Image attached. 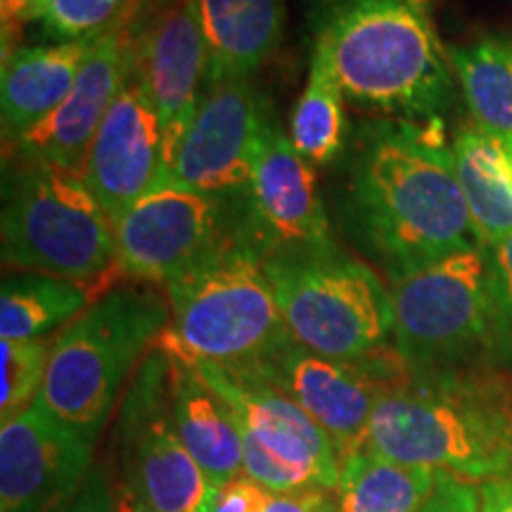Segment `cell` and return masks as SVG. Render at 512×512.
I'll use <instances>...</instances> for the list:
<instances>
[{
	"label": "cell",
	"mask_w": 512,
	"mask_h": 512,
	"mask_svg": "<svg viewBox=\"0 0 512 512\" xmlns=\"http://www.w3.org/2000/svg\"><path fill=\"white\" fill-rule=\"evenodd\" d=\"M491 256V287L501 330V349L505 368L512 363V235L489 247Z\"/></svg>",
	"instance_id": "f1b7e54d"
},
{
	"label": "cell",
	"mask_w": 512,
	"mask_h": 512,
	"mask_svg": "<svg viewBox=\"0 0 512 512\" xmlns=\"http://www.w3.org/2000/svg\"><path fill=\"white\" fill-rule=\"evenodd\" d=\"M342 223L389 283L479 247L441 119L380 121L349 164Z\"/></svg>",
	"instance_id": "6da1fadb"
},
{
	"label": "cell",
	"mask_w": 512,
	"mask_h": 512,
	"mask_svg": "<svg viewBox=\"0 0 512 512\" xmlns=\"http://www.w3.org/2000/svg\"><path fill=\"white\" fill-rule=\"evenodd\" d=\"M366 446L401 465L472 484L512 475V373L406 370L377 401Z\"/></svg>",
	"instance_id": "7a4b0ae2"
},
{
	"label": "cell",
	"mask_w": 512,
	"mask_h": 512,
	"mask_svg": "<svg viewBox=\"0 0 512 512\" xmlns=\"http://www.w3.org/2000/svg\"><path fill=\"white\" fill-rule=\"evenodd\" d=\"M171 323L166 342L219 368H252L283 351L287 330L266 264L238 238L164 285Z\"/></svg>",
	"instance_id": "5b68a950"
},
{
	"label": "cell",
	"mask_w": 512,
	"mask_h": 512,
	"mask_svg": "<svg viewBox=\"0 0 512 512\" xmlns=\"http://www.w3.org/2000/svg\"><path fill=\"white\" fill-rule=\"evenodd\" d=\"M273 121L249 79L207 86L169 174L204 195L240 200Z\"/></svg>",
	"instance_id": "9a60e30c"
},
{
	"label": "cell",
	"mask_w": 512,
	"mask_h": 512,
	"mask_svg": "<svg viewBox=\"0 0 512 512\" xmlns=\"http://www.w3.org/2000/svg\"><path fill=\"white\" fill-rule=\"evenodd\" d=\"M446 53L475 126L512 136V36L489 34Z\"/></svg>",
	"instance_id": "d4e9b609"
},
{
	"label": "cell",
	"mask_w": 512,
	"mask_h": 512,
	"mask_svg": "<svg viewBox=\"0 0 512 512\" xmlns=\"http://www.w3.org/2000/svg\"><path fill=\"white\" fill-rule=\"evenodd\" d=\"M98 38L17 48L5 57L0 81V119L5 143H15L62 105L72 93Z\"/></svg>",
	"instance_id": "ffe728a7"
},
{
	"label": "cell",
	"mask_w": 512,
	"mask_h": 512,
	"mask_svg": "<svg viewBox=\"0 0 512 512\" xmlns=\"http://www.w3.org/2000/svg\"><path fill=\"white\" fill-rule=\"evenodd\" d=\"M98 441L34 406L0 425V512H60L86 482Z\"/></svg>",
	"instance_id": "2e32d148"
},
{
	"label": "cell",
	"mask_w": 512,
	"mask_h": 512,
	"mask_svg": "<svg viewBox=\"0 0 512 512\" xmlns=\"http://www.w3.org/2000/svg\"><path fill=\"white\" fill-rule=\"evenodd\" d=\"M3 261L27 273L98 283L117 273V223L81 174L22 162L5 185Z\"/></svg>",
	"instance_id": "52a82bcc"
},
{
	"label": "cell",
	"mask_w": 512,
	"mask_h": 512,
	"mask_svg": "<svg viewBox=\"0 0 512 512\" xmlns=\"http://www.w3.org/2000/svg\"><path fill=\"white\" fill-rule=\"evenodd\" d=\"M107 458L119 512H188L209 503L214 486L174 425L169 354L157 344L126 387Z\"/></svg>",
	"instance_id": "9c48e42d"
},
{
	"label": "cell",
	"mask_w": 512,
	"mask_h": 512,
	"mask_svg": "<svg viewBox=\"0 0 512 512\" xmlns=\"http://www.w3.org/2000/svg\"><path fill=\"white\" fill-rule=\"evenodd\" d=\"M238 200L204 195L166 174L117 221V271L166 285L235 238Z\"/></svg>",
	"instance_id": "8fae6325"
},
{
	"label": "cell",
	"mask_w": 512,
	"mask_h": 512,
	"mask_svg": "<svg viewBox=\"0 0 512 512\" xmlns=\"http://www.w3.org/2000/svg\"><path fill=\"white\" fill-rule=\"evenodd\" d=\"M342 88L323 60L313 50L306 86L292 110L290 136L294 150L311 166H328L337 162L347 145V114H344Z\"/></svg>",
	"instance_id": "484cf974"
},
{
	"label": "cell",
	"mask_w": 512,
	"mask_h": 512,
	"mask_svg": "<svg viewBox=\"0 0 512 512\" xmlns=\"http://www.w3.org/2000/svg\"><path fill=\"white\" fill-rule=\"evenodd\" d=\"M107 290L98 283H76L46 273H15L0 290V337L48 339L69 325Z\"/></svg>",
	"instance_id": "603a6c76"
},
{
	"label": "cell",
	"mask_w": 512,
	"mask_h": 512,
	"mask_svg": "<svg viewBox=\"0 0 512 512\" xmlns=\"http://www.w3.org/2000/svg\"><path fill=\"white\" fill-rule=\"evenodd\" d=\"M60 512H119L117 491H114L112 470L107 460H100V463L93 465L79 494L64 505Z\"/></svg>",
	"instance_id": "f546056e"
},
{
	"label": "cell",
	"mask_w": 512,
	"mask_h": 512,
	"mask_svg": "<svg viewBox=\"0 0 512 512\" xmlns=\"http://www.w3.org/2000/svg\"><path fill=\"white\" fill-rule=\"evenodd\" d=\"M166 174L162 119L131 62L126 83L95 133L81 176L117 223Z\"/></svg>",
	"instance_id": "e0dca14e"
},
{
	"label": "cell",
	"mask_w": 512,
	"mask_h": 512,
	"mask_svg": "<svg viewBox=\"0 0 512 512\" xmlns=\"http://www.w3.org/2000/svg\"><path fill=\"white\" fill-rule=\"evenodd\" d=\"M211 498H214V496H211ZM209 508H211V501L200 505V508H195V510H188V512H209Z\"/></svg>",
	"instance_id": "8d00e7d4"
},
{
	"label": "cell",
	"mask_w": 512,
	"mask_h": 512,
	"mask_svg": "<svg viewBox=\"0 0 512 512\" xmlns=\"http://www.w3.org/2000/svg\"><path fill=\"white\" fill-rule=\"evenodd\" d=\"M133 48L128 34V15L98 38L93 53L81 67L72 93L57 110L19 136L12 145L15 155L29 164H50L81 174L88 150L102 119L117 100L131 72Z\"/></svg>",
	"instance_id": "ac0fdd59"
},
{
	"label": "cell",
	"mask_w": 512,
	"mask_h": 512,
	"mask_svg": "<svg viewBox=\"0 0 512 512\" xmlns=\"http://www.w3.org/2000/svg\"><path fill=\"white\" fill-rule=\"evenodd\" d=\"M273 491L254 482L252 477L238 475L214 491L209 512H261Z\"/></svg>",
	"instance_id": "4dcf8cb0"
},
{
	"label": "cell",
	"mask_w": 512,
	"mask_h": 512,
	"mask_svg": "<svg viewBox=\"0 0 512 512\" xmlns=\"http://www.w3.org/2000/svg\"><path fill=\"white\" fill-rule=\"evenodd\" d=\"M46 0H0V10H3V27H17L22 22L38 19Z\"/></svg>",
	"instance_id": "e575fe53"
},
{
	"label": "cell",
	"mask_w": 512,
	"mask_h": 512,
	"mask_svg": "<svg viewBox=\"0 0 512 512\" xmlns=\"http://www.w3.org/2000/svg\"><path fill=\"white\" fill-rule=\"evenodd\" d=\"M479 512H512V475L479 484Z\"/></svg>",
	"instance_id": "836d02e7"
},
{
	"label": "cell",
	"mask_w": 512,
	"mask_h": 512,
	"mask_svg": "<svg viewBox=\"0 0 512 512\" xmlns=\"http://www.w3.org/2000/svg\"><path fill=\"white\" fill-rule=\"evenodd\" d=\"M197 363L238 420L242 475L273 494L337 489L342 472L337 446L290 396L247 370Z\"/></svg>",
	"instance_id": "30bf717a"
},
{
	"label": "cell",
	"mask_w": 512,
	"mask_h": 512,
	"mask_svg": "<svg viewBox=\"0 0 512 512\" xmlns=\"http://www.w3.org/2000/svg\"><path fill=\"white\" fill-rule=\"evenodd\" d=\"M313 50L361 112L432 121L451 105L448 53L430 17L406 0H330Z\"/></svg>",
	"instance_id": "3957f363"
},
{
	"label": "cell",
	"mask_w": 512,
	"mask_h": 512,
	"mask_svg": "<svg viewBox=\"0 0 512 512\" xmlns=\"http://www.w3.org/2000/svg\"><path fill=\"white\" fill-rule=\"evenodd\" d=\"M439 475L427 467L394 463L361 446L342 458L337 512H420L437 491Z\"/></svg>",
	"instance_id": "cb8c5ba5"
},
{
	"label": "cell",
	"mask_w": 512,
	"mask_h": 512,
	"mask_svg": "<svg viewBox=\"0 0 512 512\" xmlns=\"http://www.w3.org/2000/svg\"><path fill=\"white\" fill-rule=\"evenodd\" d=\"M209 53L207 86L252 79L280 48L285 0H195Z\"/></svg>",
	"instance_id": "44dd1931"
},
{
	"label": "cell",
	"mask_w": 512,
	"mask_h": 512,
	"mask_svg": "<svg viewBox=\"0 0 512 512\" xmlns=\"http://www.w3.org/2000/svg\"><path fill=\"white\" fill-rule=\"evenodd\" d=\"M408 5H411V8H415L420 12V15H425V17H430V10H432V5H434V0H406Z\"/></svg>",
	"instance_id": "d590c367"
},
{
	"label": "cell",
	"mask_w": 512,
	"mask_h": 512,
	"mask_svg": "<svg viewBox=\"0 0 512 512\" xmlns=\"http://www.w3.org/2000/svg\"><path fill=\"white\" fill-rule=\"evenodd\" d=\"M420 512H479V484L441 472L437 491Z\"/></svg>",
	"instance_id": "1f68e13d"
},
{
	"label": "cell",
	"mask_w": 512,
	"mask_h": 512,
	"mask_svg": "<svg viewBox=\"0 0 512 512\" xmlns=\"http://www.w3.org/2000/svg\"><path fill=\"white\" fill-rule=\"evenodd\" d=\"M171 309L152 285L107 290L53 339L36 403L100 441L143 358L169 330Z\"/></svg>",
	"instance_id": "277c9868"
},
{
	"label": "cell",
	"mask_w": 512,
	"mask_h": 512,
	"mask_svg": "<svg viewBox=\"0 0 512 512\" xmlns=\"http://www.w3.org/2000/svg\"><path fill=\"white\" fill-rule=\"evenodd\" d=\"M261 512H337L335 491L309 489L292 494H271Z\"/></svg>",
	"instance_id": "d6a6232c"
},
{
	"label": "cell",
	"mask_w": 512,
	"mask_h": 512,
	"mask_svg": "<svg viewBox=\"0 0 512 512\" xmlns=\"http://www.w3.org/2000/svg\"><path fill=\"white\" fill-rule=\"evenodd\" d=\"M230 370L259 375L290 396L323 427L344 458L366 446L377 401L408 368L396 349L363 361H339L292 342L264 363Z\"/></svg>",
	"instance_id": "4fadbf2b"
},
{
	"label": "cell",
	"mask_w": 512,
	"mask_h": 512,
	"mask_svg": "<svg viewBox=\"0 0 512 512\" xmlns=\"http://www.w3.org/2000/svg\"><path fill=\"white\" fill-rule=\"evenodd\" d=\"M169 354V392L174 425L183 446L202 467L209 484L221 489L242 475V434L226 399L211 387L200 363L162 337Z\"/></svg>",
	"instance_id": "d6986e66"
},
{
	"label": "cell",
	"mask_w": 512,
	"mask_h": 512,
	"mask_svg": "<svg viewBox=\"0 0 512 512\" xmlns=\"http://www.w3.org/2000/svg\"><path fill=\"white\" fill-rule=\"evenodd\" d=\"M264 264L287 330L304 349L339 361L394 351L392 290L375 268L339 249Z\"/></svg>",
	"instance_id": "ba28073f"
},
{
	"label": "cell",
	"mask_w": 512,
	"mask_h": 512,
	"mask_svg": "<svg viewBox=\"0 0 512 512\" xmlns=\"http://www.w3.org/2000/svg\"><path fill=\"white\" fill-rule=\"evenodd\" d=\"M451 150L479 240L494 247L512 235V136L463 128Z\"/></svg>",
	"instance_id": "7402d4cb"
},
{
	"label": "cell",
	"mask_w": 512,
	"mask_h": 512,
	"mask_svg": "<svg viewBox=\"0 0 512 512\" xmlns=\"http://www.w3.org/2000/svg\"><path fill=\"white\" fill-rule=\"evenodd\" d=\"M126 0H46L38 22L57 43L102 36L117 24Z\"/></svg>",
	"instance_id": "83f0119b"
},
{
	"label": "cell",
	"mask_w": 512,
	"mask_h": 512,
	"mask_svg": "<svg viewBox=\"0 0 512 512\" xmlns=\"http://www.w3.org/2000/svg\"><path fill=\"white\" fill-rule=\"evenodd\" d=\"M235 238L264 261L337 252L313 166L294 150L278 119L268 128L252 181L238 200Z\"/></svg>",
	"instance_id": "7c38bea8"
},
{
	"label": "cell",
	"mask_w": 512,
	"mask_h": 512,
	"mask_svg": "<svg viewBox=\"0 0 512 512\" xmlns=\"http://www.w3.org/2000/svg\"><path fill=\"white\" fill-rule=\"evenodd\" d=\"M53 339H3V389H0V422L15 418L36 403L48 373Z\"/></svg>",
	"instance_id": "4316f807"
},
{
	"label": "cell",
	"mask_w": 512,
	"mask_h": 512,
	"mask_svg": "<svg viewBox=\"0 0 512 512\" xmlns=\"http://www.w3.org/2000/svg\"><path fill=\"white\" fill-rule=\"evenodd\" d=\"M133 67L162 119L166 164L174 166L209 79V53L195 0H152L128 15Z\"/></svg>",
	"instance_id": "5bb4252c"
},
{
	"label": "cell",
	"mask_w": 512,
	"mask_h": 512,
	"mask_svg": "<svg viewBox=\"0 0 512 512\" xmlns=\"http://www.w3.org/2000/svg\"><path fill=\"white\" fill-rule=\"evenodd\" d=\"M394 349L411 373L501 366L489 247L479 245L389 283Z\"/></svg>",
	"instance_id": "8992f818"
}]
</instances>
